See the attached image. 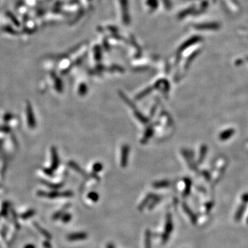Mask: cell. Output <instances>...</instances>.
Returning a JSON list of instances; mask_svg holds the SVG:
<instances>
[{
    "instance_id": "277c9868",
    "label": "cell",
    "mask_w": 248,
    "mask_h": 248,
    "mask_svg": "<svg viewBox=\"0 0 248 248\" xmlns=\"http://www.w3.org/2000/svg\"><path fill=\"white\" fill-rule=\"evenodd\" d=\"M152 233L150 230H147L145 233V248H152Z\"/></svg>"
},
{
    "instance_id": "7a4b0ae2",
    "label": "cell",
    "mask_w": 248,
    "mask_h": 248,
    "mask_svg": "<svg viewBox=\"0 0 248 248\" xmlns=\"http://www.w3.org/2000/svg\"><path fill=\"white\" fill-rule=\"evenodd\" d=\"M154 196V195H153L152 193L148 194V195L145 197V199L143 200V201H141V203L138 206V210H139V211L142 212L143 210H144L146 208V207H148V205H149V203H150L151 200L152 199V198H153Z\"/></svg>"
},
{
    "instance_id": "8992f818",
    "label": "cell",
    "mask_w": 248,
    "mask_h": 248,
    "mask_svg": "<svg viewBox=\"0 0 248 248\" xmlns=\"http://www.w3.org/2000/svg\"><path fill=\"white\" fill-rule=\"evenodd\" d=\"M182 206H183V210H184V211L188 214V215L190 216V218L191 219V220H192V221L193 222V223H195L196 222V217H195V216L194 215V214H192V211L191 210H190V209L189 208V207L186 205V203H183V204H182Z\"/></svg>"
},
{
    "instance_id": "52a82bcc",
    "label": "cell",
    "mask_w": 248,
    "mask_h": 248,
    "mask_svg": "<svg viewBox=\"0 0 248 248\" xmlns=\"http://www.w3.org/2000/svg\"><path fill=\"white\" fill-rule=\"evenodd\" d=\"M88 197L89 198V199L91 200V201H93L94 202H96L99 200L98 194H97L96 192H92L88 194Z\"/></svg>"
},
{
    "instance_id": "5b68a950",
    "label": "cell",
    "mask_w": 248,
    "mask_h": 248,
    "mask_svg": "<svg viewBox=\"0 0 248 248\" xmlns=\"http://www.w3.org/2000/svg\"><path fill=\"white\" fill-rule=\"evenodd\" d=\"M162 200V196H159V195H154L153 198L151 200L150 203H149L148 205V209L151 210L153 209L154 207H156L158 203L160 202Z\"/></svg>"
},
{
    "instance_id": "9c48e42d",
    "label": "cell",
    "mask_w": 248,
    "mask_h": 248,
    "mask_svg": "<svg viewBox=\"0 0 248 248\" xmlns=\"http://www.w3.org/2000/svg\"><path fill=\"white\" fill-rule=\"evenodd\" d=\"M70 219H71V216L70 215H67L63 218V220H64V221H68V220H70Z\"/></svg>"
},
{
    "instance_id": "ba28073f",
    "label": "cell",
    "mask_w": 248,
    "mask_h": 248,
    "mask_svg": "<svg viewBox=\"0 0 248 248\" xmlns=\"http://www.w3.org/2000/svg\"><path fill=\"white\" fill-rule=\"evenodd\" d=\"M169 184L170 183L168 181H161L154 183V187H155V188H164V187H167L168 185H169Z\"/></svg>"
},
{
    "instance_id": "3957f363",
    "label": "cell",
    "mask_w": 248,
    "mask_h": 248,
    "mask_svg": "<svg viewBox=\"0 0 248 248\" xmlns=\"http://www.w3.org/2000/svg\"><path fill=\"white\" fill-rule=\"evenodd\" d=\"M88 238V234L86 232H79L70 234L68 236V239L70 240H85Z\"/></svg>"
},
{
    "instance_id": "30bf717a",
    "label": "cell",
    "mask_w": 248,
    "mask_h": 248,
    "mask_svg": "<svg viewBox=\"0 0 248 248\" xmlns=\"http://www.w3.org/2000/svg\"><path fill=\"white\" fill-rule=\"evenodd\" d=\"M106 248H115V247L114 246V245L113 243H108L107 245H106Z\"/></svg>"
},
{
    "instance_id": "6da1fadb",
    "label": "cell",
    "mask_w": 248,
    "mask_h": 248,
    "mask_svg": "<svg viewBox=\"0 0 248 248\" xmlns=\"http://www.w3.org/2000/svg\"><path fill=\"white\" fill-rule=\"evenodd\" d=\"M173 229H174V224H173L172 216L170 213H168L166 215L164 232L161 234V240L163 244H165L168 242Z\"/></svg>"
}]
</instances>
